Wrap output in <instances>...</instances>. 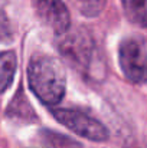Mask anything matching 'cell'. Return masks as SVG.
I'll return each mask as SVG.
<instances>
[{
    "instance_id": "1",
    "label": "cell",
    "mask_w": 147,
    "mask_h": 148,
    "mask_svg": "<svg viewBox=\"0 0 147 148\" xmlns=\"http://www.w3.org/2000/svg\"><path fill=\"white\" fill-rule=\"evenodd\" d=\"M29 86L42 103L53 106L65 95L66 75L61 62L49 55L32 56L28 66Z\"/></svg>"
},
{
    "instance_id": "7",
    "label": "cell",
    "mask_w": 147,
    "mask_h": 148,
    "mask_svg": "<svg viewBox=\"0 0 147 148\" xmlns=\"http://www.w3.org/2000/svg\"><path fill=\"white\" fill-rule=\"evenodd\" d=\"M128 20L137 26L147 27V0H121Z\"/></svg>"
},
{
    "instance_id": "10",
    "label": "cell",
    "mask_w": 147,
    "mask_h": 148,
    "mask_svg": "<svg viewBox=\"0 0 147 148\" xmlns=\"http://www.w3.org/2000/svg\"><path fill=\"white\" fill-rule=\"evenodd\" d=\"M12 38V27L10 22L4 13V10L0 7V40H7Z\"/></svg>"
},
{
    "instance_id": "4",
    "label": "cell",
    "mask_w": 147,
    "mask_h": 148,
    "mask_svg": "<svg viewBox=\"0 0 147 148\" xmlns=\"http://www.w3.org/2000/svg\"><path fill=\"white\" fill-rule=\"evenodd\" d=\"M118 60L124 76L133 84L147 82V49L139 38H126L118 46Z\"/></svg>"
},
{
    "instance_id": "5",
    "label": "cell",
    "mask_w": 147,
    "mask_h": 148,
    "mask_svg": "<svg viewBox=\"0 0 147 148\" xmlns=\"http://www.w3.org/2000/svg\"><path fill=\"white\" fill-rule=\"evenodd\" d=\"M38 17L55 33L63 35L69 30L71 16L62 0H32Z\"/></svg>"
},
{
    "instance_id": "9",
    "label": "cell",
    "mask_w": 147,
    "mask_h": 148,
    "mask_svg": "<svg viewBox=\"0 0 147 148\" xmlns=\"http://www.w3.org/2000/svg\"><path fill=\"white\" fill-rule=\"evenodd\" d=\"M43 137L52 148H81L79 144H77L74 140H71L68 137H63L62 134H55V132H50V131H45Z\"/></svg>"
},
{
    "instance_id": "2",
    "label": "cell",
    "mask_w": 147,
    "mask_h": 148,
    "mask_svg": "<svg viewBox=\"0 0 147 148\" xmlns=\"http://www.w3.org/2000/svg\"><path fill=\"white\" fill-rule=\"evenodd\" d=\"M59 36L61 38L58 39V49L62 56L77 69H91L97 50L90 33L78 27L74 30H68Z\"/></svg>"
},
{
    "instance_id": "8",
    "label": "cell",
    "mask_w": 147,
    "mask_h": 148,
    "mask_svg": "<svg viewBox=\"0 0 147 148\" xmlns=\"http://www.w3.org/2000/svg\"><path fill=\"white\" fill-rule=\"evenodd\" d=\"M72 3L84 16L95 17L104 10L107 0H72Z\"/></svg>"
},
{
    "instance_id": "6",
    "label": "cell",
    "mask_w": 147,
    "mask_h": 148,
    "mask_svg": "<svg viewBox=\"0 0 147 148\" xmlns=\"http://www.w3.org/2000/svg\"><path fill=\"white\" fill-rule=\"evenodd\" d=\"M17 66L16 55L10 50L0 52V94H3L12 84Z\"/></svg>"
},
{
    "instance_id": "3",
    "label": "cell",
    "mask_w": 147,
    "mask_h": 148,
    "mask_svg": "<svg viewBox=\"0 0 147 148\" xmlns=\"http://www.w3.org/2000/svg\"><path fill=\"white\" fill-rule=\"evenodd\" d=\"M52 115L74 134L90 141L102 143L110 137L108 128L92 115L78 108H52Z\"/></svg>"
}]
</instances>
